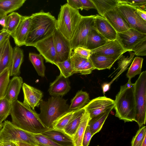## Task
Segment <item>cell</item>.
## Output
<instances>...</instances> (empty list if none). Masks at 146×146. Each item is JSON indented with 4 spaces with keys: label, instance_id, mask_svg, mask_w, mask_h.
I'll use <instances>...</instances> for the list:
<instances>
[{
    "label": "cell",
    "instance_id": "50",
    "mask_svg": "<svg viewBox=\"0 0 146 146\" xmlns=\"http://www.w3.org/2000/svg\"><path fill=\"white\" fill-rule=\"evenodd\" d=\"M6 16H6L0 18V25L3 27V29L1 30V31L5 30L6 27Z\"/></svg>",
    "mask_w": 146,
    "mask_h": 146
},
{
    "label": "cell",
    "instance_id": "42",
    "mask_svg": "<svg viewBox=\"0 0 146 146\" xmlns=\"http://www.w3.org/2000/svg\"><path fill=\"white\" fill-rule=\"evenodd\" d=\"M135 55L145 56L146 55V38L139 42L132 49Z\"/></svg>",
    "mask_w": 146,
    "mask_h": 146
},
{
    "label": "cell",
    "instance_id": "56",
    "mask_svg": "<svg viewBox=\"0 0 146 146\" xmlns=\"http://www.w3.org/2000/svg\"><path fill=\"white\" fill-rule=\"evenodd\" d=\"M3 123L2 124H0V129H1L3 126Z\"/></svg>",
    "mask_w": 146,
    "mask_h": 146
},
{
    "label": "cell",
    "instance_id": "38",
    "mask_svg": "<svg viewBox=\"0 0 146 146\" xmlns=\"http://www.w3.org/2000/svg\"><path fill=\"white\" fill-rule=\"evenodd\" d=\"M12 107V103L5 97L0 99V124L10 114Z\"/></svg>",
    "mask_w": 146,
    "mask_h": 146
},
{
    "label": "cell",
    "instance_id": "18",
    "mask_svg": "<svg viewBox=\"0 0 146 146\" xmlns=\"http://www.w3.org/2000/svg\"><path fill=\"white\" fill-rule=\"evenodd\" d=\"M71 89L68 78L60 74L51 83L48 92L52 96L60 97L65 95Z\"/></svg>",
    "mask_w": 146,
    "mask_h": 146
},
{
    "label": "cell",
    "instance_id": "25",
    "mask_svg": "<svg viewBox=\"0 0 146 146\" xmlns=\"http://www.w3.org/2000/svg\"><path fill=\"white\" fill-rule=\"evenodd\" d=\"M24 54L23 50L16 46L13 48L10 76H19L20 74V68L23 62Z\"/></svg>",
    "mask_w": 146,
    "mask_h": 146
},
{
    "label": "cell",
    "instance_id": "13",
    "mask_svg": "<svg viewBox=\"0 0 146 146\" xmlns=\"http://www.w3.org/2000/svg\"><path fill=\"white\" fill-rule=\"evenodd\" d=\"M34 47L44 58L46 62L54 64L56 52L52 35L38 42Z\"/></svg>",
    "mask_w": 146,
    "mask_h": 146
},
{
    "label": "cell",
    "instance_id": "53",
    "mask_svg": "<svg viewBox=\"0 0 146 146\" xmlns=\"http://www.w3.org/2000/svg\"><path fill=\"white\" fill-rule=\"evenodd\" d=\"M1 143L2 146H17L15 142L11 141H7Z\"/></svg>",
    "mask_w": 146,
    "mask_h": 146
},
{
    "label": "cell",
    "instance_id": "23",
    "mask_svg": "<svg viewBox=\"0 0 146 146\" xmlns=\"http://www.w3.org/2000/svg\"><path fill=\"white\" fill-rule=\"evenodd\" d=\"M23 84V80L21 77L14 76L10 80L5 97L11 103L17 100Z\"/></svg>",
    "mask_w": 146,
    "mask_h": 146
},
{
    "label": "cell",
    "instance_id": "22",
    "mask_svg": "<svg viewBox=\"0 0 146 146\" xmlns=\"http://www.w3.org/2000/svg\"><path fill=\"white\" fill-rule=\"evenodd\" d=\"M120 58L110 57L93 53L91 54L89 59L95 69L100 70L110 69L115 62Z\"/></svg>",
    "mask_w": 146,
    "mask_h": 146
},
{
    "label": "cell",
    "instance_id": "37",
    "mask_svg": "<svg viewBox=\"0 0 146 146\" xmlns=\"http://www.w3.org/2000/svg\"><path fill=\"white\" fill-rule=\"evenodd\" d=\"M55 65L59 69L60 74L66 78H68L74 74L70 57L64 61L56 63Z\"/></svg>",
    "mask_w": 146,
    "mask_h": 146
},
{
    "label": "cell",
    "instance_id": "9",
    "mask_svg": "<svg viewBox=\"0 0 146 146\" xmlns=\"http://www.w3.org/2000/svg\"><path fill=\"white\" fill-rule=\"evenodd\" d=\"M117 7L130 28L146 34V21L139 15L136 8L125 3H120Z\"/></svg>",
    "mask_w": 146,
    "mask_h": 146
},
{
    "label": "cell",
    "instance_id": "58",
    "mask_svg": "<svg viewBox=\"0 0 146 146\" xmlns=\"http://www.w3.org/2000/svg\"><path fill=\"white\" fill-rule=\"evenodd\" d=\"M99 146V145H98V146Z\"/></svg>",
    "mask_w": 146,
    "mask_h": 146
},
{
    "label": "cell",
    "instance_id": "57",
    "mask_svg": "<svg viewBox=\"0 0 146 146\" xmlns=\"http://www.w3.org/2000/svg\"><path fill=\"white\" fill-rule=\"evenodd\" d=\"M0 146H2V143L0 142Z\"/></svg>",
    "mask_w": 146,
    "mask_h": 146
},
{
    "label": "cell",
    "instance_id": "4",
    "mask_svg": "<svg viewBox=\"0 0 146 146\" xmlns=\"http://www.w3.org/2000/svg\"><path fill=\"white\" fill-rule=\"evenodd\" d=\"M67 100L60 97L52 96L46 101L42 100L39 106V118L44 126L52 129V124L59 117L68 111Z\"/></svg>",
    "mask_w": 146,
    "mask_h": 146
},
{
    "label": "cell",
    "instance_id": "46",
    "mask_svg": "<svg viewBox=\"0 0 146 146\" xmlns=\"http://www.w3.org/2000/svg\"><path fill=\"white\" fill-rule=\"evenodd\" d=\"M67 3L72 8L78 10H82V6L80 0H67Z\"/></svg>",
    "mask_w": 146,
    "mask_h": 146
},
{
    "label": "cell",
    "instance_id": "20",
    "mask_svg": "<svg viewBox=\"0 0 146 146\" xmlns=\"http://www.w3.org/2000/svg\"><path fill=\"white\" fill-rule=\"evenodd\" d=\"M41 134L60 145L64 146H75L73 138L63 130L50 129Z\"/></svg>",
    "mask_w": 146,
    "mask_h": 146
},
{
    "label": "cell",
    "instance_id": "44",
    "mask_svg": "<svg viewBox=\"0 0 146 146\" xmlns=\"http://www.w3.org/2000/svg\"><path fill=\"white\" fill-rule=\"evenodd\" d=\"M72 54L82 58L89 59L91 52V50L86 48L78 46L73 50Z\"/></svg>",
    "mask_w": 146,
    "mask_h": 146
},
{
    "label": "cell",
    "instance_id": "3",
    "mask_svg": "<svg viewBox=\"0 0 146 146\" xmlns=\"http://www.w3.org/2000/svg\"><path fill=\"white\" fill-rule=\"evenodd\" d=\"M134 84L128 80L121 86L114 100L115 116L125 122L134 121L135 106L134 92Z\"/></svg>",
    "mask_w": 146,
    "mask_h": 146
},
{
    "label": "cell",
    "instance_id": "35",
    "mask_svg": "<svg viewBox=\"0 0 146 146\" xmlns=\"http://www.w3.org/2000/svg\"><path fill=\"white\" fill-rule=\"evenodd\" d=\"M143 59L142 58L139 56L135 58L126 74L128 80H131V79L136 75L141 73Z\"/></svg>",
    "mask_w": 146,
    "mask_h": 146
},
{
    "label": "cell",
    "instance_id": "33",
    "mask_svg": "<svg viewBox=\"0 0 146 146\" xmlns=\"http://www.w3.org/2000/svg\"><path fill=\"white\" fill-rule=\"evenodd\" d=\"M23 16L13 12L7 15L5 30L11 36L15 31L20 23Z\"/></svg>",
    "mask_w": 146,
    "mask_h": 146
},
{
    "label": "cell",
    "instance_id": "39",
    "mask_svg": "<svg viewBox=\"0 0 146 146\" xmlns=\"http://www.w3.org/2000/svg\"><path fill=\"white\" fill-rule=\"evenodd\" d=\"M10 69H5L0 74V99L5 96L10 81Z\"/></svg>",
    "mask_w": 146,
    "mask_h": 146
},
{
    "label": "cell",
    "instance_id": "19",
    "mask_svg": "<svg viewBox=\"0 0 146 146\" xmlns=\"http://www.w3.org/2000/svg\"><path fill=\"white\" fill-rule=\"evenodd\" d=\"M31 21V16H23L18 27L11 36L14 39L16 46L25 45Z\"/></svg>",
    "mask_w": 146,
    "mask_h": 146
},
{
    "label": "cell",
    "instance_id": "43",
    "mask_svg": "<svg viewBox=\"0 0 146 146\" xmlns=\"http://www.w3.org/2000/svg\"><path fill=\"white\" fill-rule=\"evenodd\" d=\"M120 3L129 4L136 8L146 10V0H119Z\"/></svg>",
    "mask_w": 146,
    "mask_h": 146
},
{
    "label": "cell",
    "instance_id": "16",
    "mask_svg": "<svg viewBox=\"0 0 146 146\" xmlns=\"http://www.w3.org/2000/svg\"><path fill=\"white\" fill-rule=\"evenodd\" d=\"M103 17L117 33L123 32L130 28L119 11L117 6L105 13Z\"/></svg>",
    "mask_w": 146,
    "mask_h": 146
},
{
    "label": "cell",
    "instance_id": "34",
    "mask_svg": "<svg viewBox=\"0 0 146 146\" xmlns=\"http://www.w3.org/2000/svg\"><path fill=\"white\" fill-rule=\"evenodd\" d=\"M29 58L38 75L44 77L46 68L44 63V58L40 54L32 52L29 53Z\"/></svg>",
    "mask_w": 146,
    "mask_h": 146
},
{
    "label": "cell",
    "instance_id": "2",
    "mask_svg": "<svg viewBox=\"0 0 146 146\" xmlns=\"http://www.w3.org/2000/svg\"><path fill=\"white\" fill-rule=\"evenodd\" d=\"M30 28L25 45L34 46L38 42L52 35L56 29L55 17L43 10L31 16Z\"/></svg>",
    "mask_w": 146,
    "mask_h": 146
},
{
    "label": "cell",
    "instance_id": "55",
    "mask_svg": "<svg viewBox=\"0 0 146 146\" xmlns=\"http://www.w3.org/2000/svg\"><path fill=\"white\" fill-rule=\"evenodd\" d=\"M141 146H146V136L144 138Z\"/></svg>",
    "mask_w": 146,
    "mask_h": 146
},
{
    "label": "cell",
    "instance_id": "45",
    "mask_svg": "<svg viewBox=\"0 0 146 146\" xmlns=\"http://www.w3.org/2000/svg\"><path fill=\"white\" fill-rule=\"evenodd\" d=\"M92 137L89 125L87 126L82 139V146H88Z\"/></svg>",
    "mask_w": 146,
    "mask_h": 146
},
{
    "label": "cell",
    "instance_id": "15",
    "mask_svg": "<svg viewBox=\"0 0 146 146\" xmlns=\"http://www.w3.org/2000/svg\"><path fill=\"white\" fill-rule=\"evenodd\" d=\"M22 88L24 95L23 104L35 110L38 107L42 100V92L40 90L25 83L23 84Z\"/></svg>",
    "mask_w": 146,
    "mask_h": 146
},
{
    "label": "cell",
    "instance_id": "47",
    "mask_svg": "<svg viewBox=\"0 0 146 146\" xmlns=\"http://www.w3.org/2000/svg\"><path fill=\"white\" fill-rule=\"evenodd\" d=\"M82 6V9L88 11L91 9H96L95 6L92 0H80Z\"/></svg>",
    "mask_w": 146,
    "mask_h": 146
},
{
    "label": "cell",
    "instance_id": "59",
    "mask_svg": "<svg viewBox=\"0 0 146 146\" xmlns=\"http://www.w3.org/2000/svg\"></svg>",
    "mask_w": 146,
    "mask_h": 146
},
{
    "label": "cell",
    "instance_id": "6",
    "mask_svg": "<svg viewBox=\"0 0 146 146\" xmlns=\"http://www.w3.org/2000/svg\"><path fill=\"white\" fill-rule=\"evenodd\" d=\"M135 106L134 121L140 128L145 124L146 116V71L142 72L134 85Z\"/></svg>",
    "mask_w": 146,
    "mask_h": 146
},
{
    "label": "cell",
    "instance_id": "52",
    "mask_svg": "<svg viewBox=\"0 0 146 146\" xmlns=\"http://www.w3.org/2000/svg\"><path fill=\"white\" fill-rule=\"evenodd\" d=\"M110 85L109 83H104L102 85V88L104 94H105V93L109 90Z\"/></svg>",
    "mask_w": 146,
    "mask_h": 146
},
{
    "label": "cell",
    "instance_id": "31",
    "mask_svg": "<svg viewBox=\"0 0 146 146\" xmlns=\"http://www.w3.org/2000/svg\"><path fill=\"white\" fill-rule=\"evenodd\" d=\"M96 9L100 16L103 17L106 13L117 7L119 4V0H92Z\"/></svg>",
    "mask_w": 146,
    "mask_h": 146
},
{
    "label": "cell",
    "instance_id": "29",
    "mask_svg": "<svg viewBox=\"0 0 146 146\" xmlns=\"http://www.w3.org/2000/svg\"><path fill=\"white\" fill-rule=\"evenodd\" d=\"M90 101L88 94L82 90H79L71 100L68 111L76 110L83 108Z\"/></svg>",
    "mask_w": 146,
    "mask_h": 146
},
{
    "label": "cell",
    "instance_id": "51",
    "mask_svg": "<svg viewBox=\"0 0 146 146\" xmlns=\"http://www.w3.org/2000/svg\"><path fill=\"white\" fill-rule=\"evenodd\" d=\"M0 33V42L3 40L6 37L9 35V34L5 30L1 31Z\"/></svg>",
    "mask_w": 146,
    "mask_h": 146
},
{
    "label": "cell",
    "instance_id": "8",
    "mask_svg": "<svg viewBox=\"0 0 146 146\" xmlns=\"http://www.w3.org/2000/svg\"><path fill=\"white\" fill-rule=\"evenodd\" d=\"M95 16H82L74 35L70 41L72 51L78 46L86 48L88 35L94 27Z\"/></svg>",
    "mask_w": 146,
    "mask_h": 146
},
{
    "label": "cell",
    "instance_id": "12",
    "mask_svg": "<svg viewBox=\"0 0 146 146\" xmlns=\"http://www.w3.org/2000/svg\"><path fill=\"white\" fill-rule=\"evenodd\" d=\"M114 100L106 96H100L90 101L84 108L90 118L95 117L111 108H114Z\"/></svg>",
    "mask_w": 146,
    "mask_h": 146
},
{
    "label": "cell",
    "instance_id": "27",
    "mask_svg": "<svg viewBox=\"0 0 146 146\" xmlns=\"http://www.w3.org/2000/svg\"><path fill=\"white\" fill-rule=\"evenodd\" d=\"M26 0H0V18L20 8Z\"/></svg>",
    "mask_w": 146,
    "mask_h": 146
},
{
    "label": "cell",
    "instance_id": "11",
    "mask_svg": "<svg viewBox=\"0 0 146 146\" xmlns=\"http://www.w3.org/2000/svg\"><path fill=\"white\" fill-rule=\"evenodd\" d=\"M146 38V34L130 28L121 33H117L116 39L125 51H131L140 41Z\"/></svg>",
    "mask_w": 146,
    "mask_h": 146
},
{
    "label": "cell",
    "instance_id": "54",
    "mask_svg": "<svg viewBox=\"0 0 146 146\" xmlns=\"http://www.w3.org/2000/svg\"><path fill=\"white\" fill-rule=\"evenodd\" d=\"M15 143L17 146H38L36 145L23 142H15Z\"/></svg>",
    "mask_w": 146,
    "mask_h": 146
},
{
    "label": "cell",
    "instance_id": "40",
    "mask_svg": "<svg viewBox=\"0 0 146 146\" xmlns=\"http://www.w3.org/2000/svg\"><path fill=\"white\" fill-rule=\"evenodd\" d=\"M146 136V127L143 126L138 130L132 139L131 146H141Z\"/></svg>",
    "mask_w": 146,
    "mask_h": 146
},
{
    "label": "cell",
    "instance_id": "48",
    "mask_svg": "<svg viewBox=\"0 0 146 146\" xmlns=\"http://www.w3.org/2000/svg\"><path fill=\"white\" fill-rule=\"evenodd\" d=\"M10 35H9L6 38L0 42V61L2 54L5 47L6 45L10 38Z\"/></svg>",
    "mask_w": 146,
    "mask_h": 146
},
{
    "label": "cell",
    "instance_id": "10",
    "mask_svg": "<svg viewBox=\"0 0 146 146\" xmlns=\"http://www.w3.org/2000/svg\"><path fill=\"white\" fill-rule=\"evenodd\" d=\"M56 52V63L64 61L70 58L72 54L70 42L56 29L52 35Z\"/></svg>",
    "mask_w": 146,
    "mask_h": 146
},
{
    "label": "cell",
    "instance_id": "30",
    "mask_svg": "<svg viewBox=\"0 0 146 146\" xmlns=\"http://www.w3.org/2000/svg\"><path fill=\"white\" fill-rule=\"evenodd\" d=\"M90 118L89 113L85 110L80 125L73 137L75 146H82L83 136Z\"/></svg>",
    "mask_w": 146,
    "mask_h": 146
},
{
    "label": "cell",
    "instance_id": "28",
    "mask_svg": "<svg viewBox=\"0 0 146 146\" xmlns=\"http://www.w3.org/2000/svg\"><path fill=\"white\" fill-rule=\"evenodd\" d=\"M113 108H110L100 114L90 118L88 125L92 136L101 130L105 120Z\"/></svg>",
    "mask_w": 146,
    "mask_h": 146
},
{
    "label": "cell",
    "instance_id": "1",
    "mask_svg": "<svg viewBox=\"0 0 146 146\" xmlns=\"http://www.w3.org/2000/svg\"><path fill=\"white\" fill-rule=\"evenodd\" d=\"M10 115L13 124L28 132L40 134L50 129L44 126L35 110L19 100L12 103Z\"/></svg>",
    "mask_w": 146,
    "mask_h": 146
},
{
    "label": "cell",
    "instance_id": "24",
    "mask_svg": "<svg viewBox=\"0 0 146 146\" xmlns=\"http://www.w3.org/2000/svg\"><path fill=\"white\" fill-rule=\"evenodd\" d=\"M109 41L93 27L88 34L86 48L91 50L102 46Z\"/></svg>",
    "mask_w": 146,
    "mask_h": 146
},
{
    "label": "cell",
    "instance_id": "49",
    "mask_svg": "<svg viewBox=\"0 0 146 146\" xmlns=\"http://www.w3.org/2000/svg\"><path fill=\"white\" fill-rule=\"evenodd\" d=\"M136 11L140 17L143 20L146 21V11L138 8H136Z\"/></svg>",
    "mask_w": 146,
    "mask_h": 146
},
{
    "label": "cell",
    "instance_id": "14",
    "mask_svg": "<svg viewBox=\"0 0 146 146\" xmlns=\"http://www.w3.org/2000/svg\"><path fill=\"white\" fill-rule=\"evenodd\" d=\"M91 54L94 53L110 57L120 58L126 52L116 39L109 41L102 46L91 50Z\"/></svg>",
    "mask_w": 146,
    "mask_h": 146
},
{
    "label": "cell",
    "instance_id": "5",
    "mask_svg": "<svg viewBox=\"0 0 146 146\" xmlns=\"http://www.w3.org/2000/svg\"><path fill=\"white\" fill-rule=\"evenodd\" d=\"M82 16L78 10L72 8L67 3L61 6L56 19V29L70 41Z\"/></svg>",
    "mask_w": 146,
    "mask_h": 146
},
{
    "label": "cell",
    "instance_id": "32",
    "mask_svg": "<svg viewBox=\"0 0 146 146\" xmlns=\"http://www.w3.org/2000/svg\"><path fill=\"white\" fill-rule=\"evenodd\" d=\"M13 48L9 40L2 54L0 61V74L5 69H10Z\"/></svg>",
    "mask_w": 146,
    "mask_h": 146
},
{
    "label": "cell",
    "instance_id": "21",
    "mask_svg": "<svg viewBox=\"0 0 146 146\" xmlns=\"http://www.w3.org/2000/svg\"><path fill=\"white\" fill-rule=\"evenodd\" d=\"M70 58L74 74L86 75L91 73L95 69L89 59L82 58L72 54Z\"/></svg>",
    "mask_w": 146,
    "mask_h": 146
},
{
    "label": "cell",
    "instance_id": "7",
    "mask_svg": "<svg viewBox=\"0 0 146 146\" xmlns=\"http://www.w3.org/2000/svg\"><path fill=\"white\" fill-rule=\"evenodd\" d=\"M7 141L23 142L37 146L38 145L33 133L19 128L8 120L5 121L0 131V142Z\"/></svg>",
    "mask_w": 146,
    "mask_h": 146
},
{
    "label": "cell",
    "instance_id": "36",
    "mask_svg": "<svg viewBox=\"0 0 146 146\" xmlns=\"http://www.w3.org/2000/svg\"><path fill=\"white\" fill-rule=\"evenodd\" d=\"M76 110L68 111L60 116L53 123V129L63 130Z\"/></svg>",
    "mask_w": 146,
    "mask_h": 146
},
{
    "label": "cell",
    "instance_id": "41",
    "mask_svg": "<svg viewBox=\"0 0 146 146\" xmlns=\"http://www.w3.org/2000/svg\"><path fill=\"white\" fill-rule=\"evenodd\" d=\"M33 135L38 143V146H64L54 142L41 134L33 133Z\"/></svg>",
    "mask_w": 146,
    "mask_h": 146
},
{
    "label": "cell",
    "instance_id": "26",
    "mask_svg": "<svg viewBox=\"0 0 146 146\" xmlns=\"http://www.w3.org/2000/svg\"><path fill=\"white\" fill-rule=\"evenodd\" d=\"M85 111V109L84 108L76 110L63 130L65 133L72 138L80 125Z\"/></svg>",
    "mask_w": 146,
    "mask_h": 146
},
{
    "label": "cell",
    "instance_id": "17",
    "mask_svg": "<svg viewBox=\"0 0 146 146\" xmlns=\"http://www.w3.org/2000/svg\"><path fill=\"white\" fill-rule=\"evenodd\" d=\"M94 27L109 41L116 39L117 33L104 17L99 15H96Z\"/></svg>",
    "mask_w": 146,
    "mask_h": 146
}]
</instances>
